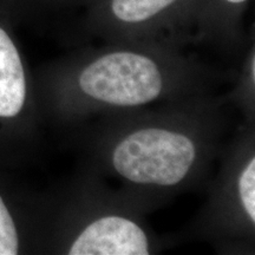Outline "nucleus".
<instances>
[{"mask_svg":"<svg viewBox=\"0 0 255 255\" xmlns=\"http://www.w3.org/2000/svg\"><path fill=\"white\" fill-rule=\"evenodd\" d=\"M195 159L188 137L163 129H143L124 138L114 152V167L136 183L174 186L182 181Z\"/></svg>","mask_w":255,"mask_h":255,"instance_id":"nucleus-1","label":"nucleus"},{"mask_svg":"<svg viewBox=\"0 0 255 255\" xmlns=\"http://www.w3.org/2000/svg\"><path fill=\"white\" fill-rule=\"evenodd\" d=\"M85 94L105 103L133 107L151 102L162 90L156 64L144 56L115 52L88 66L79 77Z\"/></svg>","mask_w":255,"mask_h":255,"instance_id":"nucleus-2","label":"nucleus"},{"mask_svg":"<svg viewBox=\"0 0 255 255\" xmlns=\"http://www.w3.org/2000/svg\"><path fill=\"white\" fill-rule=\"evenodd\" d=\"M148 240L135 222L108 216L91 223L72 245L71 255H146Z\"/></svg>","mask_w":255,"mask_h":255,"instance_id":"nucleus-3","label":"nucleus"},{"mask_svg":"<svg viewBox=\"0 0 255 255\" xmlns=\"http://www.w3.org/2000/svg\"><path fill=\"white\" fill-rule=\"evenodd\" d=\"M26 83L20 56L13 41L0 27V117H14L23 109Z\"/></svg>","mask_w":255,"mask_h":255,"instance_id":"nucleus-4","label":"nucleus"},{"mask_svg":"<svg viewBox=\"0 0 255 255\" xmlns=\"http://www.w3.org/2000/svg\"><path fill=\"white\" fill-rule=\"evenodd\" d=\"M175 0H113V12L127 23H138L154 17Z\"/></svg>","mask_w":255,"mask_h":255,"instance_id":"nucleus-5","label":"nucleus"},{"mask_svg":"<svg viewBox=\"0 0 255 255\" xmlns=\"http://www.w3.org/2000/svg\"><path fill=\"white\" fill-rule=\"evenodd\" d=\"M18 253V234L14 222L0 196V255Z\"/></svg>","mask_w":255,"mask_h":255,"instance_id":"nucleus-6","label":"nucleus"},{"mask_svg":"<svg viewBox=\"0 0 255 255\" xmlns=\"http://www.w3.org/2000/svg\"><path fill=\"white\" fill-rule=\"evenodd\" d=\"M239 191L245 210L252 221H255V158L252 159L241 174Z\"/></svg>","mask_w":255,"mask_h":255,"instance_id":"nucleus-7","label":"nucleus"},{"mask_svg":"<svg viewBox=\"0 0 255 255\" xmlns=\"http://www.w3.org/2000/svg\"><path fill=\"white\" fill-rule=\"evenodd\" d=\"M229 2H234V4H240V2L246 1V0H227Z\"/></svg>","mask_w":255,"mask_h":255,"instance_id":"nucleus-8","label":"nucleus"}]
</instances>
